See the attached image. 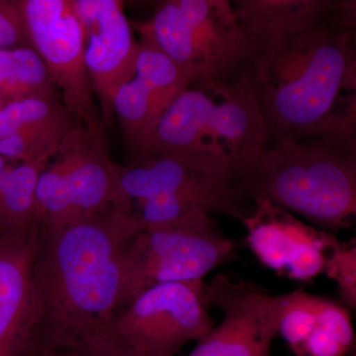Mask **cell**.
<instances>
[{"instance_id": "1", "label": "cell", "mask_w": 356, "mask_h": 356, "mask_svg": "<svg viewBox=\"0 0 356 356\" xmlns=\"http://www.w3.org/2000/svg\"><path fill=\"white\" fill-rule=\"evenodd\" d=\"M355 3L336 1L310 25L250 40L240 79L254 95L268 145L356 134Z\"/></svg>"}, {"instance_id": "2", "label": "cell", "mask_w": 356, "mask_h": 356, "mask_svg": "<svg viewBox=\"0 0 356 356\" xmlns=\"http://www.w3.org/2000/svg\"><path fill=\"white\" fill-rule=\"evenodd\" d=\"M146 225L132 206L42 229L23 332L46 348H76L104 332L121 306L126 252Z\"/></svg>"}, {"instance_id": "3", "label": "cell", "mask_w": 356, "mask_h": 356, "mask_svg": "<svg viewBox=\"0 0 356 356\" xmlns=\"http://www.w3.org/2000/svg\"><path fill=\"white\" fill-rule=\"evenodd\" d=\"M268 140L254 95L238 79L185 89L163 113L143 159L194 161L228 175L243 189Z\"/></svg>"}, {"instance_id": "4", "label": "cell", "mask_w": 356, "mask_h": 356, "mask_svg": "<svg viewBox=\"0 0 356 356\" xmlns=\"http://www.w3.org/2000/svg\"><path fill=\"white\" fill-rule=\"evenodd\" d=\"M324 231L350 224L356 212V134L331 133L268 145L243 185Z\"/></svg>"}, {"instance_id": "5", "label": "cell", "mask_w": 356, "mask_h": 356, "mask_svg": "<svg viewBox=\"0 0 356 356\" xmlns=\"http://www.w3.org/2000/svg\"><path fill=\"white\" fill-rule=\"evenodd\" d=\"M139 203L146 231L168 229L199 212L222 214L241 222L254 202L228 175L177 156H151L123 168L115 204Z\"/></svg>"}, {"instance_id": "6", "label": "cell", "mask_w": 356, "mask_h": 356, "mask_svg": "<svg viewBox=\"0 0 356 356\" xmlns=\"http://www.w3.org/2000/svg\"><path fill=\"white\" fill-rule=\"evenodd\" d=\"M181 70L188 86L240 79L250 44L229 0H168L138 24Z\"/></svg>"}, {"instance_id": "7", "label": "cell", "mask_w": 356, "mask_h": 356, "mask_svg": "<svg viewBox=\"0 0 356 356\" xmlns=\"http://www.w3.org/2000/svg\"><path fill=\"white\" fill-rule=\"evenodd\" d=\"M235 254V242L222 236L205 212L172 228L144 231L126 252L121 306L156 285L204 281Z\"/></svg>"}, {"instance_id": "8", "label": "cell", "mask_w": 356, "mask_h": 356, "mask_svg": "<svg viewBox=\"0 0 356 356\" xmlns=\"http://www.w3.org/2000/svg\"><path fill=\"white\" fill-rule=\"evenodd\" d=\"M56 156L57 161L44 168L37 184L44 226H64L115 204L123 166L110 159L104 128L76 126L65 136Z\"/></svg>"}, {"instance_id": "9", "label": "cell", "mask_w": 356, "mask_h": 356, "mask_svg": "<svg viewBox=\"0 0 356 356\" xmlns=\"http://www.w3.org/2000/svg\"><path fill=\"white\" fill-rule=\"evenodd\" d=\"M204 281L163 283L140 294L105 330L135 356H175L214 327Z\"/></svg>"}, {"instance_id": "10", "label": "cell", "mask_w": 356, "mask_h": 356, "mask_svg": "<svg viewBox=\"0 0 356 356\" xmlns=\"http://www.w3.org/2000/svg\"><path fill=\"white\" fill-rule=\"evenodd\" d=\"M18 4L33 49L62 91L65 108L83 120L84 127L104 128L93 100L83 28L70 0H22Z\"/></svg>"}, {"instance_id": "11", "label": "cell", "mask_w": 356, "mask_h": 356, "mask_svg": "<svg viewBox=\"0 0 356 356\" xmlns=\"http://www.w3.org/2000/svg\"><path fill=\"white\" fill-rule=\"evenodd\" d=\"M206 304L222 312V320L186 356H270L285 294L271 295L257 285L217 275L204 285Z\"/></svg>"}, {"instance_id": "12", "label": "cell", "mask_w": 356, "mask_h": 356, "mask_svg": "<svg viewBox=\"0 0 356 356\" xmlns=\"http://www.w3.org/2000/svg\"><path fill=\"white\" fill-rule=\"evenodd\" d=\"M242 222L257 259L292 280L310 281L325 274L343 245L329 232L309 226L266 200H255L252 214Z\"/></svg>"}, {"instance_id": "13", "label": "cell", "mask_w": 356, "mask_h": 356, "mask_svg": "<svg viewBox=\"0 0 356 356\" xmlns=\"http://www.w3.org/2000/svg\"><path fill=\"white\" fill-rule=\"evenodd\" d=\"M83 28L86 64L102 108V126L114 114L117 91L134 79L139 44L117 0H70Z\"/></svg>"}, {"instance_id": "14", "label": "cell", "mask_w": 356, "mask_h": 356, "mask_svg": "<svg viewBox=\"0 0 356 356\" xmlns=\"http://www.w3.org/2000/svg\"><path fill=\"white\" fill-rule=\"evenodd\" d=\"M278 334L296 356H346L355 341L346 307L303 290L285 294Z\"/></svg>"}, {"instance_id": "15", "label": "cell", "mask_w": 356, "mask_h": 356, "mask_svg": "<svg viewBox=\"0 0 356 356\" xmlns=\"http://www.w3.org/2000/svg\"><path fill=\"white\" fill-rule=\"evenodd\" d=\"M42 229L39 217L0 238V356H9L14 339L24 330Z\"/></svg>"}, {"instance_id": "16", "label": "cell", "mask_w": 356, "mask_h": 356, "mask_svg": "<svg viewBox=\"0 0 356 356\" xmlns=\"http://www.w3.org/2000/svg\"><path fill=\"white\" fill-rule=\"evenodd\" d=\"M248 39L310 25L331 13L336 0H236L232 2Z\"/></svg>"}, {"instance_id": "17", "label": "cell", "mask_w": 356, "mask_h": 356, "mask_svg": "<svg viewBox=\"0 0 356 356\" xmlns=\"http://www.w3.org/2000/svg\"><path fill=\"white\" fill-rule=\"evenodd\" d=\"M113 108L114 113L118 115L126 142L139 163L146 156L165 110L136 77L117 91Z\"/></svg>"}, {"instance_id": "18", "label": "cell", "mask_w": 356, "mask_h": 356, "mask_svg": "<svg viewBox=\"0 0 356 356\" xmlns=\"http://www.w3.org/2000/svg\"><path fill=\"white\" fill-rule=\"evenodd\" d=\"M0 95L7 102L58 100L46 65L32 48L0 50Z\"/></svg>"}, {"instance_id": "19", "label": "cell", "mask_w": 356, "mask_h": 356, "mask_svg": "<svg viewBox=\"0 0 356 356\" xmlns=\"http://www.w3.org/2000/svg\"><path fill=\"white\" fill-rule=\"evenodd\" d=\"M48 161L22 163L10 168L0 182V228L9 231L41 218L37 184Z\"/></svg>"}, {"instance_id": "20", "label": "cell", "mask_w": 356, "mask_h": 356, "mask_svg": "<svg viewBox=\"0 0 356 356\" xmlns=\"http://www.w3.org/2000/svg\"><path fill=\"white\" fill-rule=\"evenodd\" d=\"M140 39L135 76L166 109L188 88V81L177 65L156 46L154 40L137 25Z\"/></svg>"}, {"instance_id": "21", "label": "cell", "mask_w": 356, "mask_h": 356, "mask_svg": "<svg viewBox=\"0 0 356 356\" xmlns=\"http://www.w3.org/2000/svg\"><path fill=\"white\" fill-rule=\"evenodd\" d=\"M74 127L72 115L58 100L26 99L0 107V140L41 129Z\"/></svg>"}, {"instance_id": "22", "label": "cell", "mask_w": 356, "mask_h": 356, "mask_svg": "<svg viewBox=\"0 0 356 356\" xmlns=\"http://www.w3.org/2000/svg\"><path fill=\"white\" fill-rule=\"evenodd\" d=\"M72 129H41L8 136L0 140V156L21 163L48 161L57 154L65 136Z\"/></svg>"}, {"instance_id": "23", "label": "cell", "mask_w": 356, "mask_h": 356, "mask_svg": "<svg viewBox=\"0 0 356 356\" xmlns=\"http://www.w3.org/2000/svg\"><path fill=\"white\" fill-rule=\"evenodd\" d=\"M336 281L346 306L355 310L356 306V248L343 245L336 252L325 273Z\"/></svg>"}, {"instance_id": "24", "label": "cell", "mask_w": 356, "mask_h": 356, "mask_svg": "<svg viewBox=\"0 0 356 356\" xmlns=\"http://www.w3.org/2000/svg\"><path fill=\"white\" fill-rule=\"evenodd\" d=\"M15 48H32L29 32L18 1L0 0V50Z\"/></svg>"}, {"instance_id": "25", "label": "cell", "mask_w": 356, "mask_h": 356, "mask_svg": "<svg viewBox=\"0 0 356 356\" xmlns=\"http://www.w3.org/2000/svg\"><path fill=\"white\" fill-rule=\"evenodd\" d=\"M81 350V356H135L106 331L88 339Z\"/></svg>"}, {"instance_id": "26", "label": "cell", "mask_w": 356, "mask_h": 356, "mask_svg": "<svg viewBox=\"0 0 356 356\" xmlns=\"http://www.w3.org/2000/svg\"><path fill=\"white\" fill-rule=\"evenodd\" d=\"M6 161L7 159L2 158V156H0V182H1L2 178L4 177L6 172H8L9 168H10L7 165Z\"/></svg>"}, {"instance_id": "27", "label": "cell", "mask_w": 356, "mask_h": 356, "mask_svg": "<svg viewBox=\"0 0 356 356\" xmlns=\"http://www.w3.org/2000/svg\"><path fill=\"white\" fill-rule=\"evenodd\" d=\"M46 356H55V355H46Z\"/></svg>"}]
</instances>
